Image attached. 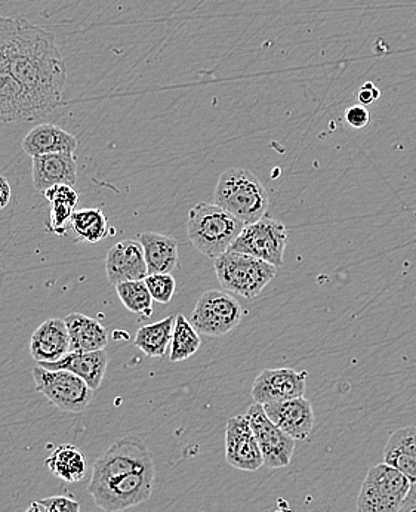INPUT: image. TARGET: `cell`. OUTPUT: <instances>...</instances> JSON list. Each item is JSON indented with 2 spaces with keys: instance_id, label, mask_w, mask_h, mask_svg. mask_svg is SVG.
<instances>
[{
  "instance_id": "cell-1",
  "label": "cell",
  "mask_w": 416,
  "mask_h": 512,
  "mask_svg": "<svg viewBox=\"0 0 416 512\" xmlns=\"http://www.w3.org/2000/svg\"><path fill=\"white\" fill-rule=\"evenodd\" d=\"M0 42L12 76L26 92L39 117L63 101L67 67L55 35L29 21L0 15Z\"/></svg>"
},
{
  "instance_id": "cell-2",
  "label": "cell",
  "mask_w": 416,
  "mask_h": 512,
  "mask_svg": "<svg viewBox=\"0 0 416 512\" xmlns=\"http://www.w3.org/2000/svg\"><path fill=\"white\" fill-rule=\"evenodd\" d=\"M215 205L226 209L243 224H254L267 215L270 196L263 183L248 169L231 168L220 175L214 193Z\"/></svg>"
},
{
  "instance_id": "cell-3",
  "label": "cell",
  "mask_w": 416,
  "mask_h": 512,
  "mask_svg": "<svg viewBox=\"0 0 416 512\" xmlns=\"http://www.w3.org/2000/svg\"><path fill=\"white\" fill-rule=\"evenodd\" d=\"M245 224L215 203H197L187 218L191 245L208 258L226 254Z\"/></svg>"
},
{
  "instance_id": "cell-4",
  "label": "cell",
  "mask_w": 416,
  "mask_h": 512,
  "mask_svg": "<svg viewBox=\"0 0 416 512\" xmlns=\"http://www.w3.org/2000/svg\"><path fill=\"white\" fill-rule=\"evenodd\" d=\"M218 282L228 292L254 299L273 282L277 267L255 256L226 252L214 259Z\"/></svg>"
},
{
  "instance_id": "cell-5",
  "label": "cell",
  "mask_w": 416,
  "mask_h": 512,
  "mask_svg": "<svg viewBox=\"0 0 416 512\" xmlns=\"http://www.w3.org/2000/svg\"><path fill=\"white\" fill-rule=\"evenodd\" d=\"M156 483V468L137 471L103 481L89 484L88 493L95 505L106 512H120L137 507L152 498Z\"/></svg>"
},
{
  "instance_id": "cell-6",
  "label": "cell",
  "mask_w": 416,
  "mask_h": 512,
  "mask_svg": "<svg viewBox=\"0 0 416 512\" xmlns=\"http://www.w3.org/2000/svg\"><path fill=\"white\" fill-rule=\"evenodd\" d=\"M411 481L387 464L372 467L357 498V512H399Z\"/></svg>"
},
{
  "instance_id": "cell-7",
  "label": "cell",
  "mask_w": 416,
  "mask_h": 512,
  "mask_svg": "<svg viewBox=\"0 0 416 512\" xmlns=\"http://www.w3.org/2000/svg\"><path fill=\"white\" fill-rule=\"evenodd\" d=\"M288 245V228L283 222L267 217L248 224L240 231L228 251L255 256L274 267H282Z\"/></svg>"
},
{
  "instance_id": "cell-8",
  "label": "cell",
  "mask_w": 416,
  "mask_h": 512,
  "mask_svg": "<svg viewBox=\"0 0 416 512\" xmlns=\"http://www.w3.org/2000/svg\"><path fill=\"white\" fill-rule=\"evenodd\" d=\"M242 319L243 308L237 299L230 293L214 289L200 296L190 323L199 335L218 338L236 329Z\"/></svg>"
},
{
  "instance_id": "cell-9",
  "label": "cell",
  "mask_w": 416,
  "mask_h": 512,
  "mask_svg": "<svg viewBox=\"0 0 416 512\" xmlns=\"http://www.w3.org/2000/svg\"><path fill=\"white\" fill-rule=\"evenodd\" d=\"M36 391L63 412L80 413L91 403L94 391L85 381L66 370L33 369Z\"/></svg>"
},
{
  "instance_id": "cell-10",
  "label": "cell",
  "mask_w": 416,
  "mask_h": 512,
  "mask_svg": "<svg viewBox=\"0 0 416 512\" xmlns=\"http://www.w3.org/2000/svg\"><path fill=\"white\" fill-rule=\"evenodd\" d=\"M154 468L152 452L144 441L129 436L116 441L103 456L95 461L91 483H103L112 478Z\"/></svg>"
},
{
  "instance_id": "cell-11",
  "label": "cell",
  "mask_w": 416,
  "mask_h": 512,
  "mask_svg": "<svg viewBox=\"0 0 416 512\" xmlns=\"http://www.w3.org/2000/svg\"><path fill=\"white\" fill-rule=\"evenodd\" d=\"M245 416L260 446L265 467L271 470L288 467L294 456L295 440L268 419L263 404H252Z\"/></svg>"
},
{
  "instance_id": "cell-12",
  "label": "cell",
  "mask_w": 416,
  "mask_h": 512,
  "mask_svg": "<svg viewBox=\"0 0 416 512\" xmlns=\"http://www.w3.org/2000/svg\"><path fill=\"white\" fill-rule=\"evenodd\" d=\"M226 459L231 467L240 471L260 470L264 467L260 446L252 433L245 415L228 419L226 427Z\"/></svg>"
},
{
  "instance_id": "cell-13",
  "label": "cell",
  "mask_w": 416,
  "mask_h": 512,
  "mask_svg": "<svg viewBox=\"0 0 416 512\" xmlns=\"http://www.w3.org/2000/svg\"><path fill=\"white\" fill-rule=\"evenodd\" d=\"M308 373L292 369H265L252 385V399L258 404L285 402L304 397Z\"/></svg>"
},
{
  "instance_id": "cell-14",
  "label": "cell",
  "mask_w": 416,
  "mask_h": 512,
  "mask_svg": "<svg viewBox=\"0 0 416 512\" xmlns=\"http://www.w3.org/2000/svg\"><path fill=\"white\" fill-rule=\"evenodd\" d=\"M38 119V111L9 70L8 60L0 42V122H33Z\"/></svg>"
},
{
  "instance_id": "cell-15",
  "label": "cell",
  "mask_w": 416,
  "mask_h": 512,
  "mask_svg": "<svg viewBox=\"0 0 416 512\" xmlns=\"http://www.w3.org/2000/svg\"><path fill=\"white\" fill-rule=\"evenodd\" d=\"M265 415L295 441L308 439L314 428L313 406L304 397L263 404Z\"/></svg>"
},
{
  "instance_id": "cell-16",
  "label": "cell",
  "mask_w": 416,
  "mask_h": 512,
  "mask_svg": "<svg viewBox=\"0 0 416 512\" xmlns=\"http://www.w3.org/2000/svg\"><path fill=\"white\" fill-rule=\"evenodd\" d=\"M106 274L113 286L146 279L149 273L141 243L138 240H122L114 245L107 254Z\"/></svg>"
},
{
  "instance_id": "cell-17",
  "label": "cell",
  "mask_w": 416,
  "mask_h": 512,
  "mask_svg": "<svg viewBox=\"0 0 416 512\" xmlns=\"http://www.w3.org/2000/svg\"><path fill=\"white\" fill-rule=\"evenodd\" d=\"M32 178L39 193L54 185H72L77 181V162L73 153L45 154L33 157Z\"/></svg>"
},
{
  "instance_id": "cell-18",
  "label": "cell",
  "mask_w": 416,
  "mask_h": 512,
  "mask_svg": "<svg viewBox=\"0 0 416 512\" xmlns=\"http://www.w3.org/2000/svg\"><path fill=\"white\" fill-rule=\"evenodd\" d=\"M70 353V336L64 319L43 322L30 339V354L40 363H55Z\"/></svg>"
},
{
  "instance_id": "cell-19",
  "label": "cell",
  "mask_w": 416,
  "mask_h": 512,
  "mask_svg": "<svg viewBox=\"0 0 416 512\" xmlns=\"http://www.w3.org/2000/svg\"><path fill=\"white\" fill-rule=\"evenodd\" d=\"M48 370H66L79 376L88 384L92 391L98 390L103 382L109 366V356L106 350L92 353H69L55 363H40L38 365Z\"/></svg>"
},
{
  "instance_id": "cell-20",
  "label": "cell",
  "mask_w": 416,
  "mask_h": 512,
  "mask_svg": "<svg viewBox=\"0 0 416 512\" xmlns=\"http://www.w3.org/2000/svg\"><path fill=\"white\" fill-rule=\"evenodd\" d=\"M77 138L60 126L42 123L30 129L23 140V150L27 156L38 157L45 154L73 153L77 150Z\"/></svg>"
},
{
  "instance_id": "cell-21",
  "label": "cell",
  "mask_w": 416,
  "mask_h": 512,
  "mask_svg": "<svg viewBox=\"0 0 416 512\" xmlns=\"http://www.w3.org/2000/svg\"><path fill=\"white\" fill-rule=\"evenodd\" d=\"M70 336V353H92L106 350L109 332L98 320L85 314H69L64 319Z\"/></svg>"
},
{
  "instance_id": "cell-22",
  "label": "cell",
  "mask_w": 416,
  "mask_h": 512,
  "mask_svg": "<svg viewBox=\"0 0 416 512\" xmlns=\"http://www.w3.org/2000/svg\"><path fill=\"white\" fill-rule=\"evenodd\" d=\"M138 242L143 246L147 273L171 274L178 268V242L165 234L141 233Z\"/></svg>"
},
{
  "instance_id": "cell-23",
  "label": "cell",
  "mask_w": 416,
  "mask_h": 512,
  "mask_svg": "<svg viewBox=\"0 0 416 512\" xmlns=\"http://www.w3.org/2000/svg\"><path fill=\"white\" fill-rule=\"evenodd\" d=\"M384 464L391 465L416 483V427L400 428L391 434L384 449Z\"/></svg>"
},
{
  "instance_id": "cell-24",
  "label": "cell",
  "mask_w": 416,
  "mask_h": 512,
  "mask_svg": "<svg viewBox=\"0 0 416 512\" xmlns=\"http://www.w3.org/2000/svg\"><path fill=\"white\" fill-rule=\"evenodd\" d=\"M46 467L60 480L77 483L86 476V459L82 450L73 444H61L46 458Z\"/></svg>"
},
{
  "instance_id": "cell-25",
  "label": "cell",
  "mask_w": 416,
  "mask_h": 512,
  "mask_svg": "<svg viewBox=\"0 0 416 512\" xmlns=\"http://www.w3.org/2000/svg\"><path fill=\"white\" fill-rule=\"evenodd\" d=\"M175 317L169 316L152 325L143 326L135 335V345L147 357H165L171 345Z\"/></svg>"
},
{
  "instance_id": "cell-26",
  "label": "cell",
  "mask_w": 416,
  "mask_h": 512,
  "mask_svg": "<svg viewBox=\"0 0 416 512\" xmlns=\"http://www.w3.org/2000/svg\"><path fill=\"white\" fill-rule=\"evenodd\" d=\"M70 227L80 242L95 245L109 236V222L104 212L98 208H85L75 211Z\"/></svg>"
},
{
  "instance_id": "cell-27",
  "label": "cell",
  "mask_w": 416,
  "mask_h": 512,
  "mask_svg": "<svg viewBox=\"0 0 416 512\" xmlns=\"http://www.w3.org/2000/svg\"><path fill=\"white\" fill-rule=\"evenodd\" d=\"M202 339L193 325L183 316L175 317L174 329H172L171 354L172 363L184 362L199 351Z\"/></svg>"
},
{
  "instance_id": "cell-28",
  "label": "cell",
  "mask_w": 416,
  "mask_h": 512,
  "mask_svg": "<svg viewBox=\"0 0 416 512\" xmlns=\"http://www.w3.org/2000/svg\"><path fill=\"white\" fill-rule=\"evenodd\" d=\"M117 296H119L126 310L141 316V319H149L153 314V298L150 296L144 280H135V282H123L114 286Z\"/></svg>"
},
{
  "instance_id": "cell-29",
  "label": "cell",
  "mask_w": 416,
  "mask_h": 512,
  "mask_svg": "<svg viewBox=\"0 0 416 512\" xmlns=\"http://www.w3.org/2000/svg\"><path fill=\"white\" fill-rule=\"evenodd\" d=\"M153 301L169 304L177 291V282L171 274H149L144 279Z\"/></svg>"
},
{
  "instance_id": "cell-30",
  "label": "cell",
  "mask_w": 416,
  "mask_h": 512,
  "mask_svg": "<svg viewBox=\"0 0 416 512\" xmlns=\"http://www.w3.org/2000/svg\"><path fill=\"white\" fill-rule=\"evenodd\" d=\"M76 206L67 202H51V214H49V222L46 225L51 233L64 236L67 228L70 227L73 214H75Z\"/></svg>"
},
{
  "instance_id": "cell-31",
  "label": "cell",
  "mask_w": 416,
  "mask_h": 512,
  "mask_svg": "<svg viewBox=\"0 0 416 512\" xmlns=\"http://www.w3.org/2000/svg\"><path fill=\"white\" fill-rule=\"evenodd\" d=\"M42 194L49 203L67 202L72 203L73 206H77V202H79V193H77L75 187H72V185H54V187L43 191Z\"/></svg>"
},
{
  "instance_id": "cell-32",
  "label": "cell",
  "mask_w": 416,
  "mask_h": 512,
  "mask_svg": "<svg viewBox=\"0 0 416 512\" xmlns=\"http://www.w3.org/2000/svg\"><path fill=\"white\" fill-rule=\"evenodd\" d=\"M39 502L48 512H80L79 502L72 496H51Z\"/></svg>"
},
{
  "instance_id": "cell-33",
  "label": "cell",
  "mask_w": 416,
  "mask_h": 512,
  "mask_svg": "<svg viewBox=\"0 0 416 512\" xmlns=\"http://www.w3.org/2000/svg\"><path fill=\"white\" fill-rule=\"evenodd\" d=\"M345 120L354 129H362L371 122V113L365 106H353L345 111Z\"/></svg>"
},
{
  "instance_id": "cell-34",
  "label": "cell",
  "mask_w": 416,
  "mask_h": 512,
  "mask_svg": "<svg viewBox=\"0 0 416 512\" xmlns=\"http://www.w3.org/2000/svg\"><path fill=\"white\" fill-rule=\"evenodd\" d=\"M379 97H381V91L372 82H366L357 94V100L362 106H371Z\"/></svg>"
},
{
  "instance_id": "cell-35",
  "label": "cell",
  "mask_w": 416,
  "mask_h": 512,
  "mask_svg": "<svg viewBox=\"0 0 416 512\" xmlns=\"http://www.w3.org/2000/svg\"><path fill=\"white\" fill-rule=\"evenodd\" d=\"M399 512H416V483H412L409 487L408 495H406Z\"/></svg>"
},
{
  "instance_id": "cell-36",
  "label": "cell",
  "mask_w": 416,
  "mask_h": 512,
  "mask_svg": "<svg viewBox=\"0 0 416 512\" xmlns=\"http://www.w3.org/2000/svg\"><path fill=\"white\" fill-rule=\"evenodd\" d=\"M11 185L5 177H0V211L8 206L9 200H11Z\"/></svg>"
},
{
  "instance_id": "cell-37",
  "label": "cell",
  "mask_w": 416,
  "mask_h": 512,
  "mask_svg": "<svg viewBox=\"0 0 416 512\" xmlns=\"http://www.w3.org/2000/svg\"><path fill=\"white\" fill-rule=\"evenodd\" d=\"M26 512H48L46 511V508L43 507L42 504H40V502H33L32 505H30L29 508H27V511Z\"/></svg>"
}]
</instances>
